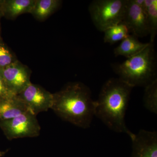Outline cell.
<instances>
[{"label":"cell","mask_w":157,"mask_h":157,"mask_svg":"<svg viewBox=\"0 0 157 157\" xmlns=\"http://www.w3.org/2000/svg\"><path fill=\"white\" fill-rule=\"evenodd\" d=\"M133 88L119 78H109L94 102L95 116L113 132L130 137L133 133L127 128L125 117Z\"/></svg>","instance_id":"cell-1"},{"label":"cell","mask_w":157,"mask_h":157,"mask_svg":"<svg viewBox=\"0 0 157 157\" xmlns=\"http://www.w3.org/2000/svg\"><path fill=\"white\" fill-rule=\"evenodd\" d=\"M94 102L89 88L80 82H73L53 94L51 109L64 120L86 129L95 116Z\"/></svg>","instance_id":"cell-2"},{"label":"cell","mask_w":157,"mask_h":157,"mask_svg":"<svg viewBox=\"0 0 157 157\" xmlns=\"http://www.w3.org/2000/svg\"><path fill=\"white\" fill-rule=\"evenodd\" d=\"M121 80L130 86L145 87L157 79V60L154 43L140 53L113 66Z\"/></svg>","instance_id":"cell-3"},{"label":"cell","mask_w":157,"mask_h":157,"mask_svg":"<svg viewBox=\"0 0 157 157\" xmlns=\"http://www.w3.org/2000/svg\"><path fill=\"white\" fill-rule=\"evenodd\" d=\"M128 0H94L89 6L91 18L98 30L122 22Z\"/></svg>","instance_id":"cell-4"},{"label":"cell","mask_w":157,"mask_h":157,"mask_svg":"<svg viewBox=\"0 0 157 157\" xmlns=\"http://www.w3.org/2000/svg\"><path fill=\"white\" fill-rule=\"evenodd\" d=\"M0 128L9 140L37 137L40 134V125L36 115L27 111L14 118L0 121Z\"/></svg>","instance_id":"cell-5"},{"label":"cell","mask_w":157,"mask_h":157,"mask_svg":"<svg viewBox=\"0 0 157 157\" xmlns=\"http://www.w3.org/2000/svg\"><path fill=\"white\" fill-rule=\"evenodd\" d=\"M17 96L28 110L36 115L51 109L53 104V94L32 82Z\"/></svg>","instance_id":"cell-6"},{"label":"cell","mask_w":157,"mask_h":157,"mask_svg":"<svg viewBox=\"0 0 157 157\" xmlns=\"http://www.w3.org/2000/svg\"><path fill=\"white\" fill-rule=\"evenodd\" d=\"M0 72L8 88L15 95L31 83L29 70L19 61L6 67L0 68Z\"/></svg>","instance_id":"cell-7"},{"label":"cell","mask_w":157,"mask_h":157,"mask_svg":"<svg viewBox=\"0 0 157 157\" xmlns=\"http://www.w3.org/2000/svg\"><path fill=\"white\" fill-rule=\"evenodd\" d=\"M122 23L127 26L131 35L137 38L149 34L146 12L134 0H128Z\"/></svg>","instance_id":"cell-8"},{"label":"cell","mask_w":157,"mask_h":157,"mask_svg":"<svg viewBox=\"0 0 157 157\" xmlns=\"http://www.w3.org/2000/svg\"><path fill=\"white\" fill-rule=\"evenodd\" d=\"M131 157H157V132L140 130L131 137Z\"/></svg>","instance_id":"cell-9"},{"label":"cell","mask_w":157,"mask_h":157,"mask_svg":"<svg viewBox=\"0 0 157 157\" xmlns=\"http://www.w3.org/2000/svg\"><path fill=\"white\" fill-rule=\"evenodd\" d=\"M36 0L3 1L1 9L2 15L10 19H15L21 14L31 13Z\"/></svg>","instance_id":"cell-10"},{"label":"cell","mask_w":157,"mask_h":157,"mask_svg":"<svg viewBox=\"0 0 157 157\" xmlns=\"http://www.w3.org/2000/svg\"><path fill=\"white\" fill-rule=\"evenodd\" d=\"M29 111L17 95L0 99V121L10 119Z\"/></svg>","instance_id":"cell-11"},{"label":"cell","mask_w":157,"mask_h":157,"mask_svg":"<svg viewBox=\"0 0 157 157\" xmlns=\"http://www.w3.org/2000/svg\"><path fill=\"white\" fill-rule=\"evenodd\" d=\"M149 44V42L143 43L133 35H130L121 41V44L114 49L115 56H123L127 59L140 53Z\"/></svg>","instance_id":"cell-12"},{"label":"cell","mask_w":157,"mask_h":157,"mask_svg":"<svg viewBox=\"0 0 157 157\" xmlns=\"http://www.w3.org/2000/svg\"><path fill=\"white\" fill-rule=\"evenodd\" d=\"M59 0H36L30 14L39 21L48 18L60 6Z\"/></svg>","instance_id":"cell-13"},{"label":"cell","mask_w":157,"mask_h":157,"mask_svg":"<svg viewBox=\"0 0 157 157\" xmlns=\"http://www.w3.org/2000/svg\"><path fill=\"white\" fill-rule=\"evenodd\" d=\"M144 10L150 36V42L154 43L157 33V0H145Z\"/></svg>","instance_id":"cell-14"},{"label":"cell","mask_w":157,"mask_h":157,"mask_svg":"<svg viewBox=\"0 0 157 157\" xmlns=\"http://www.w3.org/2000/svg\"><path fill=\"white\" fill-rule=\"evenodd\" d=\"M104 33V42L110 44L122 41L130 35L128 29L122 22L107 29Z\"/></svg>","instance_id":"cell-15"},{"label":"cell","mask_w":157,"mask_h":157,"mask_svg":"<svg viewBox=\"0 0 157 157\" xmlns=\"http://www.w3.org/2000/svg\"><path fill=\"white\" fill-rule=\"evenodd\" d=\"M143 98L144 107L157 114V79L145 86Z\"/></svg>","instance_id":"cell-16"},{"label":"cell","mask_w":157,"mask_h":157,"mask_svg":"<svg viewBox=\"0 0 157 157\" xmlns=\"http://www.w3.org/2000/svg\"><path fill=\"white\" fill-rule=\"evenodd\" d=\"M17 60L9 48L0 42V68L6 67Z\"/></svg>","instance_id":"cell-17"},{"label":"cell","mask_w":157,"mask_h":157,"mask_svg":"<svg viewBox=\"0 0 157 157\" xmlns=\"http://www.w3.org/2000/svg\"><path fill=\"white\" fill-rule=\"evenodd\" d=\"M14 96L16 95L13 94L8 88L0 72V99L11 98Z\"/></svg>","instance_id":"cell-18"},{"label":"cell","mask_w":157,"mask_h":157,"mask_svg":"<svg viewBox=\"0 0 157 157\" xmlns=\"http://www.w3.org/2000/svg\"><path fill=\"white\" fill-rule=\"evenodd\" d=\"M135 4H137V6H140L141 8H144V0H134Z\"/></svg>","instance_id":"cell-19"},{"label":"cell","mask_w":157,"mask_h":157,"mask_svg":"<svg viewBox=\"0 0 157 157\" xmlns=\"http://www.w3.org/2000/svg\"><path fill=\"white\" fill-rule=\"evenodd\" d=\"M8 151V150L6 151H0V157H2L5 154H6V153Z\"/></svg>","instance_id":"cell-20"},{"label":"cell","mask_w":157,"mask_h":157,"mask_svg":"<svg viewBox=\"0 0 157 157\" xmlns=\"http://www.w3.org/2000/svg\"><path fill=\"white\" fill-rule=\"evenodd\" d=\"M3 1H0V17H1V16H2V10H1V6H2V3Z\"/></svg>","instance_id":"cell-21"},{"label":"cell","mask_w":157,"mask_h":157,"mask_svg":"<svg viewBox=\"0 0 157 157\" xmlns=\"http://www.w3.org/2000/svg\"><path fill=\"white\" fill-rule=\"evenodd\" d=\"M0 40H1V39H0Z\"/></svg>","instance_id":"cell-22"}]
</instances>
